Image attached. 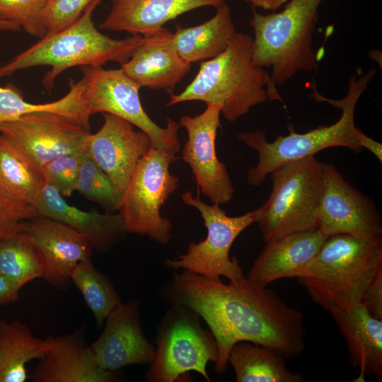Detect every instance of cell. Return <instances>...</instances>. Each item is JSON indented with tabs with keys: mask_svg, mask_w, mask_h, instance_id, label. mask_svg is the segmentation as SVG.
Instances as JSON below:
<instances>
[{
	"mask_svg": "<svg viewBox=\"0 0 382 382\" xmlns=\"http://www.w3.org/2000/svg\"><path fill=\"white\" fill-rule=\"evenodd\" d=\"M168 290L172 303L194 311L208 325L218 345L219 374L226 370L230 350L238 342L267 347L287 359L305 349L303 314L248 277L225 284L183 270L175 273Z\"/></svg>",
	"mask_w": 382,
	"mask_h": 382,
	"instance_id": "1",
	"label": "cell"
},
{
	"mask_svg": "<svg viewBox=\"0 0 382 382\" xmlns=\"http://www.w3.org/2000/svg\"><path fill=\"white\" fill-rule=\"evenodd\" d=\"M253 37L236 33L226 49L200 64L194 79L178 94H170L166 106L199 100L218 105L230 122L267 100L283 102L270 74L252 62Z\"/></svg>",
	"mask_w": 382,
	"mask_h": 382,
	"instance_id": "2",
	"label": "cell"
},
{
	"mask_svg": "<svg viewBox=\"0 0 382 382\" xmlns=\"http://www.w3.org/2000/svg\"><path fill=\"white\" fill-rule=\"evenodd\" d=\"M382 274V236H328L316 256L296 277L312 300L330 313L360 305Z\"/></svg>",
	"mask_w": 382,
	"mask_h": 382,
	"instance_id": "3",
	"label": "cell"
},
{
	"mask_svg": "<svg viewBox=\"0 0 382 382\" xmlns=\"http://www.w3.org/2000/svg\"><path fill=\"white\" fill-rule=\"evenodd\" d=\"M376 74V69L372 68L365 73L357 71L350 76L347 93L340 100L328 98L322 96L315 86H311L312 98L341 109V117L330 125L320 126L305 133H296L290 129L287 135H279L272 142L267 140L265 132L261 129L238 133V139L258 154L257 163L248 170V183L253 186L260 185L267 175L279 167L313 156L327 148L342 146L355 153L361 151L363 148L357 138L354 111L361 96Z\"/></svg>",
	"mask_w": 382,
	"mask_h": 382,
	"instance_id": "4",
	"label": "cell"
},
{
	"mask_svg": "<svg viewBox=\"0 0 382 382\" xmlns=\"http://www.w3.org/2000/svg\"><path fill=\"white\" fill-rule=\"evenodd\" d=\"M101 0H93L80 18L64 29L46 34L35 44L0 66V78L38 66H50L42 80L50 91L56 78L74 66H102L108 62H127L143 42L141 35L116 40L100 33L93 21V13Z\"/></svg>",
	"mask_w": 382,
	"mask_h": 382,
	"instance_id": "5",
	"label": "cell"
},
{
	"mask_svg": "<svg viewBox=\"0 0 382 382\" xmlns=\"http://www.w3.org/2000/svg\"><path fill=\"white\" fill-rule=\"evenodd\" d=\"M323 0H288L280 12L262 14L253 10V64L271 68L276 86H282L298 71H313L317 56L312 49Z\"/></svg>",
	"mask_w": 382,
	"mask_h": 382,
	"instance_id": "6",
	"label": "cell"
},
{
	"mask_svg": "<svg viewBox=\"0 0 382 382\" xmlns=\"http://www.w3.org/2000/svg\"><path fill=\"white\" fill-rule=\"evenodd\" d=\"M267 200L254 210L265 243L294 233L317 228L323 187L322 163L309 156L270 173Z\"/></svg>",
	"mask_w": 382,
	"mask_h": 382,
	"instance_id": "7",
	"label": "cell"
},
{
	"mask_svg": "<svg viewBox=\"0 0 382 382\" xmlns=\"http://www.w3.org/2000/svg\"><path fill=\"white\" fill-rule=\"evenodd\" d=\"M199 318L190 309L173 303L158 328L155 357L146 372V381H180L193 371L211 381L207 365L217 361L219 349L211 331L202 328Z\"/></svg>",
	"mask_w": 382,
	"mask_h": 382,
	"instance_id": "8",
	"label": "cell"
},
{
	"mask_svg": "<svg viewBox=\"0 0 382 382\" xmlns=\"http://www.w3.org/2000/svg\"><path fill=\"white\" fill-rule=\"evenodd\" d=\"M178 159L176 154L152 146L139 161L118 211L127 232L147 236L161 244L170 240L173 225L160 210L178 187L179 178L170 172Z\"/></svg>",
	"mask_w": 382,
	"mask_h": 382,
	"instance_id": "9",
	"label": "cell"
},
{
	"mask_svg": "<svg viewBox=\"0 0 382 382\" xmlns=\"http://www.w3.org/2000/svg\"><path fill=\"white\" fill-rule=\"evenodd\" d=\"M181 198L185 204L199 211L207 233L203 241L191 242L186 253L167 259L165 265L173 270H186L212 279L223 276L233 281L245 276L238 259L230 257L229 253L239 234L255 223L254 211L229 216L220 204H207L190 190L185 192Z\"/></svg>",
	"mask_w": 382,
	"mask_h": 382,
	"instance_id": "10",
	"label": "cell"
},
{
	"mask_svg": "<svg viewBox=\"0 0 382 382\" xmlns=\"http://www.w3.org/2000/svg\"><path fill=\"white\" fill-rule=\"evenodd\" d=\"M80 69L86 83L85 99L91 116L98 112L116 115L145 132L154 148L174 154L179 151L178 123L168 117L164 127L154 122L141 103V87L121 68L82 66Z\"/></svg>",
	"mask_w": 382,
	"mask_h": 382,
	"instance_id": "11",
	"label": "cell"
},
{
	"mask_svg": "<svg viewBox=\"0 0 382 382\" xmlns=\"http://www.w3.org/2000/svg\"><path fill=\"white\" fill-rule=\"evenodd\" d=\"M3 134L35 168L86 148L90 131L56 112H35L0 124Z\"/></svg>",
	"mask_w": 382,
	"mask_h": 382,
	"instance_id": "12",
	"label": "cell"
},
{
	"mask_svg": "<svg viewBox=\"0 0 382 382\" xmlns=\"http://www.w3.org/2000/svg\"><path fill=\"white\" fill-rule=\"evenodd\" d=\"M323 187L317 228L324 235L382 236L374 202L345 180L332 163H322Z\"/></svg>",
	"mask_w": 382,
	"mask_h": 382,
	"instance_id": "13",
	"label": "cell"
},
{
	"mask_svg": "<svg viewBox=\"0 0 382 382\" xmlns=\"http://www.w3.org/2000/svg\"><path fill=\"white\" fill-rule=\"evenodd\" d=\"M220 115L218 105L207 104L199 115L182 116L178 125L187 134L181 158L190 166L198 190L212 204H224L231 200L235 189L226 166L216 152Z\"/></svg>",
	"mask_w": 382,
	"mask_h": 382,
	"instance_id": "14",
	"label": "cell"
},
{
	"mask_svg": "<svg viewBox=\"0 0 382 382\" xmlns=\"http://www.w3.org/2000/svg\"><path fill=\"white\" fill-rule=\"evenodd\" d=\"M104 122L89 134L86 150L124 194L139 161L153 146L149 137L129 122L103 113Z\"/></svg>",
	"mask_w": 382,
	"mask_h": 382,
	"instance_id": "15",
	"label": "cell"
},
{
	"mask_svg": "<svg viewBox=\"0 0 382 382\" xmlns=\"http://www.w3.org/2000/svg\"><path fill=\"white\" fill-rule=\"evenodd\" d=\"M90 348L98 364L108 371L150 364L155 347L144 333L139 301L120 303L108 316L103 332Z\"/></svg>",
	"mask_w": 382,
	"mask_h": 382,
	"instance_id": "16",
	"label": "cell"
},
{
	"mask_svg": "<svg viewBox=\"0 0 382 382\" xmlns=\"http://www.w3.org/2000/svg\"><path fill=\"white\" fill-rule=\"evenodd\" d=\"M21 231L32 240L44 265L42 279L58 289L70 285V273L80 262L91 260L93 248L79 232L42 216L24 221Z\"/></svg>",
	"mask_w": 382,
	"mask_h": 382,
	"instance_id": "17",
	"label": "cell"
},
{
	"mask_svg": "<svg viewBox=\"0 0 382 382\" xmlns=\"http://www.w3.org/2000/svg\"><path fill=\"white\" fill-rule=\"evenodd\" d=\"M47 349L30 376L35 382H112L117 371L102 368L81 332L46 338Z\"/></svg>",
	"mask_w": 382,
	"mask_h": 382,
	"instance_id": "18",
	"label": "cell"
},
{
	"mask_svg": "<svg viewBox=\"0 0 382 382\" xmlns=\"http://www.w3.org/2000/svg\"><path fill=\"white\" fill-rule=\"evenodd\" d=\"M143 37V42L120 68L141 88L172 91L189 72L191 64L179 55L173 33L166 28Z\"/></svg>",
	"mask_w": 382,
	"mask_h": 382,
	"instance_id": "19",
	"label": "cell"
},
{
	"mask_svg": "<svg viewBox=\"0 0 382 382\" xmlns=\"http://www.w3.org/2000/svg\"><path fill=\"white\" fill-rule=\"evenodd\" d=\"M34 208L38 216L60 221L79 232L98 252L111 249L127 233L119 212L100 214L79 209L69 204L55 188L45 183Z\"/></svg>",
	"mask_w": 382,
	"mask_h": 382,
	"instance_id": "20",
	"label": "cell"
},
{
	"mask_svg": "<svg viewBox=\"0 0 382 382\" xmlns=\"http://www.w3.org/2000/svg\"><path fill=\"white\" fill-rule=\"evenodd\" d=\"M328 237L315 228L266 243L254 260L248 277L265 286L279 279L296 278L316 256Z\"/></svg>",
	"mask_w": 382,
	"mask_h": 382,
	"instance_id": "21",
	"label": "cell"
},
{
	"mask_svg": "<svg viewBox=\"0 0 382 382\" xmlns=\"http://www.w3.org/2000/svg\"><path fill=\"white\" fill-rule=\"evenodd\" d=\"M224 3L226 0H112L110 12L98 28L144 36L186 12Z\"/></svg>",
	"mask_w": 382,
	"mask_h": 382,
	"instance_id": "22",
	"label": "cell"
},
{
	"mask_svg": "<svg viewBox=\"0 0 382 382\" xmlns=\"http://www.w3.org/2000/svg\"><path fill=\"white\" fill-rule=\"evenodd\" d=\"M345 338L350 364L359 369L353 380L363 382L366 376L382 379V319L371 316L361 305L347 311L330 313Z\"/></svg>",
	"mask_w": 382,
	"mask_h": 382,
	"instance_id": "23",
	"label": "cell"
},
{
	"mask_svg": "<svg viewBox=\"0 0 382 382\" xmlns=\"http://www.w3.org/2000/svg\"><path fill=\"white\" fill-rule=\"evenodd\" d=\"M229 6L216 7V14L207 21L192 27L175 26L173 43L179 55L190 64L205 61L220 54L236 34Z\"/></svg>",
	"mask_w": 382,
	"mask_h": 382,
	"instance_id": "24",
	"label": "cell"
},
{
	"mask_svg": "<svg viewBox=\"0 0 382 382\" xmlns=\"http://www.w3.org/2000/svg\"><path fill=\"white\" fill-rule=\"evenodd\" d=\"M47 347L46 339L34 336L24 323L0 319V382H25L27 364L40 359Z\"/></svg>",
	"mask_w": 382,
	"mask_h": 382,
	"instance_id": "25",
	"label": "cell"
},
{
	"mask_svg": "<svg viewBox=\"0 0 382 382\" xmlns=\"http://www.w3.org/2000/svg\"><path fill=\"white\" fill-rule=\"evenodd\" d=\"M68 93L59 100L46 103H31L21 93L10 87L0 86V124L16 120L35 112H52L62 115L90 131V117L85 99V81L71 79Z\"/></svg>",
	"mask_w": 382,
	"mask_h": 382,
	"instance_id": "26",
	"label": "cell"
},
{
	"mask_svg": "<svg viewBox=\"0 0 382 382\" xmlns=\"http://www.w3.org/2000/svg\"><path fill=\"white\" fill-rule=\"evenodd\" d=\"M284 358L271 349L250 342L233 345L228 354L237 382H303L299 373L289 371Z\"/></svg>",
	"mask_w": 382,
	"mask_h": 382,
	"instance_id": "27",
	"label": "cell"
},
{
	"mask_svg": "<svg viewBox=\"0 0 382 382\" xmlns=\"http://www.w3.org/2000/svg\"><path fill=\"white\" fill-rule=\"evenodd\" d=\"M44 183L41 172L0 133V192L34 207Z\"/></svg>",
	"mask_w": 382,
	"mask_h": 382,
	"instance_id": "28",
	"label": "cell"
},
{
	"mask_svg": "<svg viewBox=\"0 0 382 382\" xmlns=\"http://www.w3.org/2000/svg\"><path fill=\"white\" fill-rule=\"evenodd\" d=\"M0 273L19 290L42 278L44 265L30 238L20 231L0 241Z\"/></svg>",
	"mask_w": 382,
	"mask_h": 382,
	"instance_id": "29",
	"label": "cell"
},
{
	"mask_svg": "<svg viewBox=\"0 0 382 382\" xmlns=\"http://www.w3.org/2000/svg\"><path fill=\"white\" fill-rule=\"evenodd\" d=\"M69 277L83 296L98 327L103 326L110 313L122 303L110 279L95 267L91 260L79 262Z\"/></svg>",
	"mask_w": 382,
	"mask_h": 382,
	"instance_id": "30",
	"label": "cell"
},
{
	"mask_svg": "<svg viewBox=\"0 0 382 382\" xmlns=\"http://www.w3.org/2000/svg\"><path fill=\"white\" fill-rule=\"evenodd\" d=\"M107 212L119 211L123 194L85 149L81 154L76 190Z\"/></svg>",
	"mask_w": 382,
	"mask_h": 382,
	"instance_id": "31",
	"label": "cell"
},
{
	"mask_svg": "<svg viewBox=\"0 0 382 382\" xmlns=\"http://www.w3.org/2000/svg\"><path fill=\"white\" fill-rule=\"evenodd\" d=\"M48 0H0V17L23 28L28 34L42 38L47 30L42 12Z\"/></svg>",
	"mask_w": 382,
	"mask_h": 382,
	"instance_id": "32",
	"label": "cell"
},
{
	"mask_svg": "<svg viewBox=\"0 0 382 382\" xmlns=\"http://www.w3.org/2000/svg\"><path fill=\"white\" fill-rule=\"evenodd\" d=\"M83 152L63 155L44 165L40 169L44 182L62 196H71L76 190Z\"/></svg>",
	"mask_w": 382,
	"mask_h": 382,
	"instance_id": "33",
	"label": "cell"
},
{
	"mask_svg": "<svg viewBox=\"0 0 382 382\" xmlns=\"http://www.w3.org/2000/svg\"><path fill=\"white\" fill-rule=\"evenodd\" d=\"M93 0H48L42 12L47 34L60 31L77 21Z\"/></svg>",
	"mask_w": 382,
	"mask_h": 382,
	"instance_id": "34",
	"label": "cell"
},
{
	"mask_svg": "<svg viewBox=\"0 0 382 382\" xmlns=\"http://www.w3.org/2000/svg\"><path fill=\"white\" fill-rule=\"evenodd\" d=\"M35 209L0 192V241L21 231L22 223L37 216Z\"/></svg>",
	"mask_w": 382,
	"mask_h": 382,
	"instance_id": "35",
	"label": "cell"
},
{
	"mask_svg": "<svg viewBox=\"0 0 382 382\" xmlns=\"http://www.w3.org/2000/svg\"><path fill=\"white\" fill-rule=\"evenodd\" d=\"M360 305L374 318L382 319V274L368 287Z\"/></svg>",
	"mask_w": 382,
	"mask_h": 382,
	"instance_id": "36",
	"label": "cell"
},
{
	"mask_svg": "<svg viewBox=\"0 0 382 382\" xmlns=\"http://www.w3.org/2000/svg\"><path fill=\"white\" fill-rule=\"evenodd\" d=\"M19 289L0 273V305H6L18 299Z\"/></svg>",
	"mask_w": 382,
	"mask_h": 382,
	"instance_id": "37",
	"label": "cell"
},
{
	"mask_svg": "<svg viewBox=\"0 0 382 382\" xmlns=\"http://www.w3.org/2000/svg\"><path fill=\"white\" fill-rule=\"evenodd\" d=\"M357 138L360 146L370 151L382 163V144L366 135L357 127Z\"/></svg>",
	"mask_w": 382,
	"mask_h": 382,
	"instance_id": "38",
	"label": "cell"
},
{
	"mask_svg": "<svg viewBox=\"0 0 382 382\" xmlns=\"http://www.w3.org/2000/svg\"><path fill=\"white\" fill-rule=\"evenodd\" d=\"M251 5L254 8H259L264 11H274L284 5L288 0H242Z\"/></svg>",
	"mask_w": 382,
	"mask_h": 382,
	"instance_id": "39",
	"label": "cell"
},
{
	"mask_svg": "<svg viewBox=\"0 0 382 382\" xmlns=\"http://www.w3.org/2000/svg\"><path fill=\"white\" fill-rule=\"evenodd\" d=\"M21 28L8 21L0 17V30L1 31H19Z\"/></svg>",
	"mask_w": 382,
	"mask_h": 382,
	"instance_id": "40",
	"label": "cell"
}]
</instances>
